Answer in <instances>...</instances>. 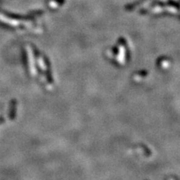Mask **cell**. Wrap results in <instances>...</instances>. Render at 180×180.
I'll return each instance as SVG.
<instances>
[{
	"label": "cell",
	"instance_id": "obj_1",
	"mask_svg": "<svg viewBox=\"0 0 180 180\" xmlns=\"http://www.w3.org/2000/svg\"><path fill=\"white\" fill-rule=\"evenodd\" d=\"M17 101L16 100H12L11 101V104H10V110H9V118L11 119H14L16 116L17 112Z\"/></svg>",
	"mask_w": 180,
	"mask_h": 180
},
{
	"label": "cell",
	"instance_id": "obj_2",
	"mask_svg": "<svg viewBox=\"0 0 180 180\" xmlns=\"http://www.w3.org/2000/svg\"><path fill=\"white\" fill-rule=\"evenodd\" d=\"M5 122V119L3 118V117H0V125L3 124Z\"/></svg>",
	"mask_w": 180,
	"mask_h": 180
}]
</instances>
